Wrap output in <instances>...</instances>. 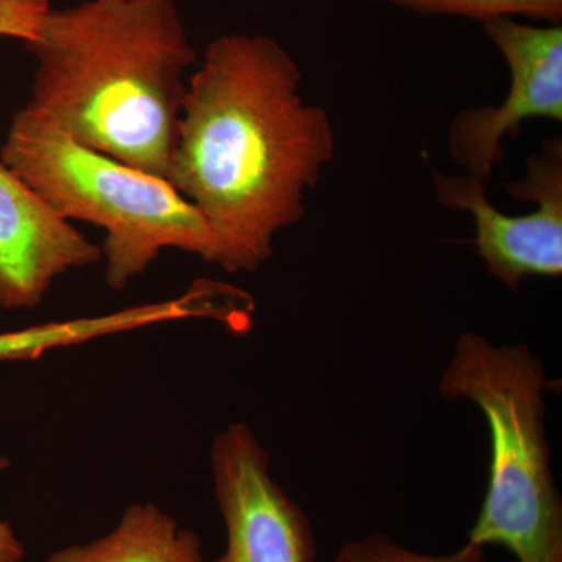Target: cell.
Listing matches in <instances>:
<instances>
[{"instance_id": "52a82bcc", "label": "cell", "mask_w": 562, "mask_h": 562, "mask_svg": "<svg viewBox=\"0 0 562 562\" xmlns=\"http://www.w3.org/2000/svg\"><path fill=\"white\" fill-rule=\"evenodd\" d=\"M214 497L227 530L213 562H314L308 516L273 480L268 450L246 424L228 425L210 452Z\"/></svg>"}, {"instance_id": "4fadbf2b", "label": "cell", "mask_w": 562, "mask_h": 562, "mask_svg": "<svg viewBox=\"0 0 562 562\" xmlns=\"http://www.w3.org/2000/svg\"><path fill=\"white\" fill-rule=\"evenodd\" d=\"M49 9V0H0V36L31 43Z\"/></svg>"}, {"instance_id": "5bb4252c", "label": "cell", "mask_w": 562, "mask_h": 562, "mask_svg": "<svg viewBox=\"0 0 562 562\" xmlns=\"http://www.w3.org/2000/svg\"><path fill=\"white\" fill-rule=\"evenodd\" d=\"M10 461L0 454V476L9 469ZM25 557L24 546L9 522L0 519V562H22Z\"/></svg>"}, {"instance_id": "3957f363", "label": "cell", "mask_w": 562, "mask_h": 562, "mask_svg": "<svg viewBox=\"0 0 562 562\" xmlns=\"http://www.w3.org/2000/svg\"><path fill=\"white\" fill-rule=\"evenodd\" d=\"M543 362L524 344L468 331L439 380L447 401L472 402L491 436L490 483L468 542L502 546L517 562H562V498L546 430Z\"/></svg>"}, {"instance_id": "6da1fadb", "label": "cell", "mask_w": 562, "mask_h": 562, "mask_svg": "<svg viewBox=\"0 0 562 562\" xmlns=\"http://www.w3.org/2000/svg\"><path fill=\"white\" fill-rule=\"evenodd\" d=\"M301 81L279 41L231 33L211 41L187 87L166 180L202 214L224 271L272 257L335 158L330 114L303 101Z\"/></svg>"}, {"instance_id": "7c38bea8", "label": "cell", "mask_w": 562, "mask_h": 562, "mask_svg": "<svg viewBox=\"0 0 562 562\" xmlns=\"http://www.w3.org/2000/svg\"><path fill=\"white\" fill-rule=\"evenodd\" d=\"M102 321H80L54 327L31 328V330L3 333L0 335V361L35 357L47 349L50 341H68L80 338V331L101 327Z\"/></svg>"}, {"instance_id": "9c48e42d", "label": "cell", "mask_w": 562, "mask_h": 562, "mask_svg": "<svg viewBox=\"0 0 562 562\" xmlns=\"http://www.w3.org/2000/svg\"><path fill=\"white\" fill-rule=\"evenodd\" d=\"M46 562H203L202 542L154 503H135L103 538L69 546Z\"/></svg>"}, {"instance_id": "8fae6325", "label": "cell", "mask_w": 562, "mask_h": 562, "mask_svg": "<svg viewBox=\"0 0 562 562\" xmlns=\"http://www.w3.org/2000/svg\"><path fill=\"white\" fill-rule=\"evenodd\" d=\"M484 549L465 542L461 549L447 554L414 552L392 541L384 532H373L344 543L335 562H483Z\"/></svg>"}, {"instance_id": "ba28073f", "label": "cell", "mask_w": 562, "mask_h": 562, "mask_svg": "<svg viewBox=\"0 0 562 562\" xmlns=\"http://www.w3.org/2000/svg\"><path fill=\"white\" fill-rule=\"evenodd\" d=\"M101 260L102 247L0 161V308H35L58 277Z\"/></svg>"}, {"instance_id": "7a4b0ae2", "label": "cell", "mask_w": 562, "mask_h": 562, "mask_svg": "<svg viewBox=\"0 0 562 562\" xmlns=\"http://www.w3.org/2000/svg\"><path fill=\"white\" fill-rule=\"evenodd\" d=\"M33 110L74 140L168 179L184 70L198 60L173 0L49 9L35 40Z\"/></svg>"}, {"instance_id": "277c9868", "label": "cell", "mask_w": 562, "mask_h": 562, "mask_svg": "<svg viewBox=\"0 0 562 562\" xmlns=\"http://www.w3.org/2000/svg\"><path fill=\"white\" fill-rule=\"evenodd\" d=\"M0 161L63 220L105 231L111 290H124L165 249L213 260L209 225L168 180L81 146L32 106L14 114Z\"/></svg>"}, {"instance_id": "8992f818", "label": "cell", "mask_w": 562, "mask_h": 562, "mask_svg": "<svg viewBox=\"0 0 562 562\" xmlns=\"http://www.w3.org/2000/svg\"><path fill=\"white\" fill-rule=\"evenodd\" d=\"M483 29L508 65L512 87L498 105L460 111L447 143L464 173L487 181L503 160V139L519 135L525 121L562 122V25L495 18Z\"/></svg>"}, {"instance_id": "30bf717a", "label": "cell", "mask_w": 562, "mask_h": 562, "mask_svg": "<svg viewBox=\"0 0 562 562\" xmlns=\"http://www.w3.org/2000/svg\"><path fill=\"white\" fill-rule=\"evenodd\" d=\"M424 14L469 18L482 22L495 18H527L561 24L562 0H376Z\"/></svg>"}, {"instance_id": "5b68a950", "label": "cell", "mask_w": 562, "mask_h": 562, "mask_svg": "<svg viewBox=\"0 0 562 562\" xmlns=\"http://www.w3.org/2000/svg\"><path fill=\"white\" fill-rule=\"evenodd\" d=\"M436 198L447 210L473 217L475 243L487 271L509 290L530 277L562 273V139L552 136L528 157L524 179L503 190L520 202L536 203L524 216H509L487 198L486 181L469 173L432 171Z\"/></svg>"}]
</instances>
